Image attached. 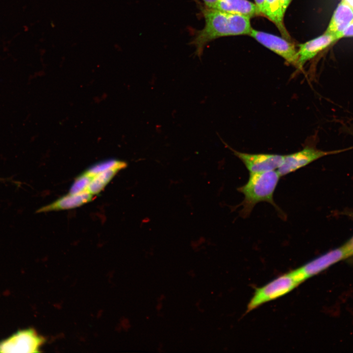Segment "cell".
<instances>
[{
    "label": "cell",
    "instance_id": "6da1fadb",
    "mask_svg": "<svg viewBox=\"0 0 353 353\" xmlns=\"http://www.w3.org/2000/svg\"><path fill=\"white\" fill-rule=\"evenodd\" d=\"M202 13L204 26L196 32L191 43L195 46L196 54L200 58L205 46L210 42L222 37L250 35L252 29L251 18L248 17L205 7L202 9Z\"/></svg>",
    "mask_w": 353,
    "mask_h": 353
},
{
    "label": "cell",
    "instance_id": "7a4b0ae2",
    "mask_svg": "<svg viewBox=\"0 0 353 353\" xmlns=\"http://www.w3.org/2000/svg\"><path fill=\"white\" fill-rule=\"evenodd\" d=\"M280 176L277 171L273 170L259 173H250L247 182L237 188L244 198L238 206L242 208L240 214L243 218L250 216L255 205L260 202H267L282 213L274 202L273 196Z\"/></svg>",
    "mask_w": 353,
    "mask_h": 353
},
{
    "label": "cell",
    "instance_id": "3957f363",
    "mask_svg": "<svg viewBox=\"0 0 353 353\" xmlns=\"http://www.w3.org/2000/svg\"><path fill=\"white\" fill-rule=\"evenodd\" d=\"M352 256L348 242L342 246L327 252L302 266L291 271L294 278L300 284L318 274L337 262Z\"/></svg>",
    "mask_w": 353,
    "mask_h": 353
},
{
    "label": "cell",
    "instance_id": "277c9868",
    "mask_svg": "<svg viewBox=\"0 0 353 353\" xmlns=\"http://www.w3.org/2000/svg\"><path fill=\"white\" fill-rule=\"evenodd\" d=\"M299 284L290 272L278 277L263 286L255 289L248 304L247 312L288 293Z\"/></svg>",
    "mask_w": 353,
    "mask_h": 353
},
{
    "label": "cell",
    "instance_id": "5b68a950",
    "mask_svg": "<svg viewBox=\"0 0 353 353\" xmlns=\"http://www.w3.org/2000/svg\"><path fill=\"white\" fill-rule=\"evenodd\" d=\"M44 342V338L34 329L20 330L0 342V353L39 352Z\"/></svg>",
    "mask_w": 353,
    "mask_h": 353
},
{
    "label": "cell",
    "instance_id": "8992f818",
    "mask_svg": "<svg viewBox=\"0 0 353 353\" xmlns=\"http://www.w3.org/2000/svg\"><path fill=\"white\" fill-rule=\"evenodd\" d=\"M250 35L260 44L298 68V55L294 45L285 38L252 28Z\"/></svg>",
    "mask_w": 353,
    "mask_h": 353
},
{
    "label": "cell",
    "instance_id": "52a82bcc",
    "mask_svg": "<svg viewBox=\"0 0 353 353\" xmlns=\"http://www.w3.org/2000/svg\"><path fill=\"white\" fill-rule=\"evenodd\" d=\"M344 151L345 150L323 151L307 147L297 152L284 155L282 163L277 171L280 176H284L307 166L323 156Z\"/></svg>",
    "mask_w": 353,
    "mask_h": 353
},
{
    "label": "cell",
    "instance_id": "ba28073f",
    "mask_svg": "<svg viewBox=\"0 0 353 353\" xmlns=\"http://www.w3.org/2000/svg\"><path fill=\"white\" fill-rule=\"evenodd\" d=\"M245 165L250 173H259L278 169L282 163L284 155L269 153H248L230 149Z\"/></svg>",
    "mask_w": 353,
    "mask_h": 353
},
{
    "label": "cell",
    "instance_id": "9c48e42d",
    "mask_svg": "<svg viewBox=\"0 0 353 353\" xmlns=\"http://www.w3.org/2000/svg\"><path fill=\"white\" fill-rule=\"evenodd\" d=\"M339 39L336 34L325 32L319 37L299 44L298 68L301 69L307 61Z\"/></svg>",
    "mask_w": 353,
    "mask_h": 353
},
{
    "label": "cell",
    "instance_id": "30bf717a",
    "mask_svg": "<svg viewBox=\"0 0 353 353\" xmlns=\"http://www.w3.org/2000/svg\"><path fill=\"white\" fill-rule=\"evenodd\" d=\"M353 23V9L344 0H341L335 10L325 32L342 38L344 30Z\"/></svg>",
    "mask_w": 353,
    "mask_h": 353
},
{
    "label": "cell",
    "instance_id": "8fae6325",
    "mask_svg": "<svg viewBox=\"0 0 353 353\" xmlns=\"http://www.w3.org/2000/svg\"><path fill=\"white\" fill-rule=\"evenodd\" d=\"M93 198V195L88 191L78 194H68L40 208L37 212H45L72 209L89 202Z\"/></svg>",
    "mask_w": 353,
    "mask_h": 353
},
{
    "label": "cell",
    "instance_id": "7c38bea8",
    "mask_svg": "<svg viewBox=\"0 0 353 353\" xmlns=\"http://www.w3.org/2000/svg\"><path fill=\"white\" fill-rule=\"evenodd\" d=\"M213 9L250 18L261 15L256 5L248 0H220Z\"/></svg>",
    "mask_w": 353,
    "mask_h": 353
},
{
    "label": "cell",
    "instance_id": "4fadbf2b",
    "mask_svg": "<svg viewBox=\"0 0 353 353\" xmlns=\"http://www.w3.org/2000/svg\"><path fill=\"white\" fill-rule=\"evenodd\" d=\"M283 12L280 0H265V15L278 29L284 38L290 41L291 37L283 23Z\"/></svg>",
    "mask_w": 353,
    "mask_h": 353
},
{
    "label": "cell",
    "instance_id": "5bb4252c",
    "mask_svg": "<svg viewBox=\"0 0 353 353\" xmlns=\"http://www.w3.org/2000/svg\"><path fill=\"white\" fill-rule=\"evenodd\" d=\"M122 169L119 167L114 168L95 176L88 186L87 191L93 195L98 194Z\"/></svg>",
    "mask_w": 353,
    "mask_h": 353
},
{
    "label": "cell",
    "instance_id": "9a60e30c",
    "mask_svg": "<svg viewBox=\"0 0 353 353\" xmlns=\"http://www.w3.org/2000/svg\"><path fill=\"white\" fill-rule=\"evenodd\" d=\"M126 166L127 164L125 161L116 159H109L101 161L92 166L86 172L94 176L100 173L114 168L119 167L123 169L126 168Z\"/></svg>",
    "mask_w": 353,
    "mask_h": 353
},
{
    "label": "cell",
    "instance_id": "2e32d148",
    "mask_svg": "<svg viewBox=\"0 0 353 353\" xmlns=\"http://www.w3.org/2000/svg\"><path fill=\"white\" fill-rule=\"evenodd\" d=\"M94 176L86 171L77 176L71 186L69 194H78L87 191L88 186Z\"/></svg>",
    "mask_w": 353,
    "mask_h": 353
},
{
    "label": "cell",
    "instance_id": "e0dca14e",
    "mask_svg": "<svg viewBox=\"0 0 353 353\" xmlns=\"http://www.w3.org/2000/svg\"><path fill=\"white\" fill-rule=\"evenodd\" d=\"M255 4L261 15H265V0H254Z\"/></svg>",
    "mask_w": 353,
    "mask_h": 353
},
{
    "label": "cell",
    "instance_id": "ac0fdd59",
    "mask_svg": "<svg viewBox=\"0 0 353 353\" xmlns=\"http://www.w3.org/2000/svg\"><path fill=\"white\" fill-rule=\"evenodd\" d=\"M205 8L214 9L220 0H202Z\"/></svg>",
    "mask_w": 353,
    "mask_h": 353
},
{
    "label": "cell",
    "instance_id": "d6986e66",
    "mask_svg": "<svg viewBox=\"0 0 353 353\" xmlns=\"http://www.w3.org/2000/svg\"><path fill=\"white\" fill-rule=\"evenodd\" d=\"M292 0H280L282 11L285 13L287 8H288L289 4Z\"/></svg>",
    "mask_w": 353,
    "mask_h": 353
},
{
    "label": "cell",
    "instance_id": "ffe728a7",
    "mask_svg": "<svg viewBox=\"0 0 353 353\" xmlns=\"http://www.w3.org/2000/svg\"><path fill=\"white\" fill-rule=\"evenodd\" d=\"M350 248L351 249L352 256L353 255V237L348 241Z\"/></svg>",
    "mask_w": 353,
    "mask_h": 353
},
{
    "label": "cell",
    "instance_id": "44dd1931",
    "mask_svg": "<svg viewBox=\"0 0 353 353\" xmlns=\"http://www.w3.org/2000/svg\"><path fill=\"white\" fill-rule=\"evenodd\" d=\"M346 1L353 9V0H344Z\"/></svg>",
    "mask_w": 353,
    "mask_h": 353
}]
</instances>
